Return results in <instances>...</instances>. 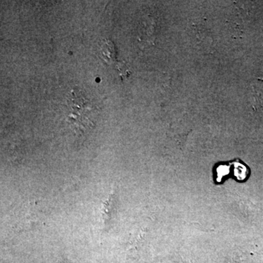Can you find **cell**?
Segmentation results:
<instances>
[{
    "instance_id": "cell-1",
    "label": "cell",
    "mask_w": 263,
    "mask_h": 263,
    "mask_svg": "<svg viewBox=\"0 0 263 263\" xmlns=\"http://www.w3.org/2000/svg\"><path fill=\"white\" fill-rule=\"evenodd\" d=\"M99 51L103 60L108 64H111L117 58L115 46L111 41L104 39L99 43Z\"/></svg>"
}]
</instances>
